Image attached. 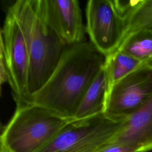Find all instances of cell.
I'll return each mask as SVG.
<instances>
[{"instance_id":"obj_1","label":"cell","mask_w":152,"mask_h":152,"mask_svg":"<svg viewBox=\"0 0 152 152\" xmlns=\"http://www.w3.org/2000/svg\"><path fill=\"white\" fill-rule=\"evenodd\" d=\"M105 61L106 56L90 41L67 46L46 82L21 103L39 105L74 119L81 99Z\"/></svg>"},{"instance_id":"obj_2","label":"cell","mask_w":152,"mask_h":152,"mask_svg":"<svg viewBox=\"0 0 152 152\" xmlns=\"http://www.w3.org/2000/svg\"><path fill=\"white\" fill-rule=\"evenodd\" d=\"M10 8L22 31L28 53V97L50 77L67 45L45 23L39 0H18Z\"/></svg>"},{"instance_id":"obj_3","label":"cell","mask_w":152,"mask_h":152,"mask_svg":"<svg viewBox=\"0 0 152 152\" xmlns=\"http://www.w3.org/2000/svg\"><path fill=\"white\" fill-rule=\"evenodd\" d=\"M72 119L32 103L17 104L0 138L1 152H40Z\"/></svg>"},{"instance_id":"obj_4","label":"cell","mask_w":152,"mask_h":152,"mask_svg":"<svg viewBox=\"0 0 152 152\" xmlns=\"http://www.w3.org/2000/svg\"><path fill=\"white\" fill-rule=\"evenodd\" d=\"M124 121L104 113L72 120L40 152H97L112 141Z\"/></svg>"},{"instance_id":"obj_5","label":"cell","mask_w":152,"mask_h":152,"mask_svg":"<svg viewBox=\"0 0 152 152\" xmlns=\"http://www.w3.org/2000/svg\"><path fill=\"white\" fill-rule=\"evenodd\" d=\"M0 50L4 55L14 99L16 104L21 103L28 96L29 57L22 31L10 8L1 30Z\"/></svg>"},{"instance_id":"obj_6","label":"cell","mask_w":152,"mask_h":152,"mask_svg":"<svg viewBox=\"0 0 152 152\" xmlns=\"http://www.w3.org/2000/svg\"><path fill=\"white\" fill-rule=\"evenodd\" d=\"M152 95V65H144L116 83L109 91L104 114L124 120Z\"/></svg>"},{"instance_id":"obj_7","label":"cell","mask_w":152,"mask_h":152,"mask_svg":"<svg viewBox=\"0 0 152 152\" xmlns=\"http://www.w3.org/2000/svg\"><path fill=\"white\" fill-rule=\"evenodd\" d=\"M86 15L87 34L92 45L106 57L116 51L125 24L113 0L88 1Z\"/></svg>"},{"instance_id":"obj_8","label":"cell","mask_w":152,"mask_h":152,"mask_svg":"<svg viewBox=\"0 0 152 152\" xmlns=\"http://www.w3.org/2000/svg\"><path fill=\"white\" fill-rule=\"evenodd\" d=\"M39 5L45 23L67 46L86 40L78 1L39 0Z\"/></svg>"},{"instance_id":"obj_9","label":"cell","mask_w":152,"mask_h":152,"mask_svg":"<svg viewBox=\"0 0 152 152\" xmlns=\"http://www.w3.org/2000/svg\"><path fill=\"white\" fill-rule=\"evenodd\" d=\"M110 143L130 146L137 152L152 151V95L139 109L124 119Z\"/></svg>"},{"instance_id":"obj_10","label":"cell","mask_w":152,"mask_h":152,"mask_svg":"<svg viewBox=\"0 0 152 152\" xmlns=\"http://www.w3.org/2000/svg\"><path fill=\"white\" fill-rule=\"evenodd\" d=\"M107 94V76L103 67L85 91L77 109L74 119H83L104 113Z\"/></svg>"},{"instance_id":"obj_11","label":"cell","mask_w":152,"mask_h":152,"mask_svg":"<svg viewBox=\"0 0 152 152\" xmlns=\"http://www.w3.org/2000/svg\"><path fill=\"white\" fill-rule=\"evenodd\" d=\"M124 21L125 29L121 44L134 33L140 31L152 33V0H131Z\"/></svg>"},{"instance_id":"obj_12","label":"cell","mask_w":152,"mask_h":152,"mask_svg":"<svg viewBox=\"0 0 152 152\" xmlns=\"http://www.w3.org/2000/svg\"><path fill=\"white\" fill-rule=\"evenodd\" d=\"M142 65L144 64L121 50L106 56L104 67L107 76L108 93L116 83Z\"/></svg>"},{"instance_id":"obj_13","label":"cell","mask_w":152,"mask_h":152,"mask_svg":"<svg viewBox=\"0 0 152 152\" xmlns=\"http://www.w3.org/2000/svg\"><path fill=\"white\" fill-rule=\"evenodd\" d=\"M118 50L137 59L144 65H152V33L140 31L126 37Z\"/></svg>"},{"instance_id":"obj_14","label":"cell","mask_w":152,"mask_h":152,"mask_svg":"<svg viewBox=\"0 0 152 152\" xmlns=\"http://www.w3.org/2000/svg\"><path fill=\"white\" fill-rule=\"evenodd\" d=\"M97 152H137V150L130 146L121 144L109 143Z\"/></svg>"},{"instance_id":"obj_15","label":"cell","mask_w":152,"mask_h":152,"mask_svg":"<svg viewBox=\"0 0 152 152\" xmlns=\"http://www.w3.org/2000/svg\"><path fill=\"white\" fill-rule=\"evenodd\" d=\"M9 82V77L4 55L2 50H0V86L2 90L3 84Z\"/></svg>"}]
</instances>
